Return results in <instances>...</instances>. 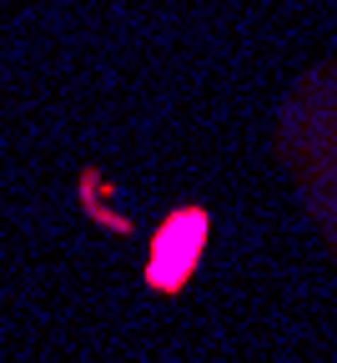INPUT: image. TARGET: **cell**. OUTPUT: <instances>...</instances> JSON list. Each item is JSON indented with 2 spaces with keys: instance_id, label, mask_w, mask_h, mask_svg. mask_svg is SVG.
Here are the masks:
<instances>
[{
  "instance_id": "1",
  "label": "cell",
  "mask_w": 337,
  "mask_h": 363,
  "mask_svg": "<svg viewBox=\"0 0 337 363\" xmlns=\"http://www.w3.org/2000/svg\"><path fill=\"white\" fill-rule=\"evenodd\" d=\"M202 242H207V212H171L161 222V233L152 238V252H147V283L171 293L191 278V267L202 257Z\"/></svg>"
}]
</instances>
